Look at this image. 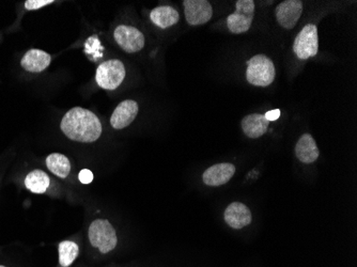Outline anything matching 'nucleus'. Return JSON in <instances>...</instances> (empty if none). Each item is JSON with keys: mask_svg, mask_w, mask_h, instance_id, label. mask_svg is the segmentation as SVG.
I'll use <instances>...</instances> for the list:
<instances>
[{"mask_svg": "<svg viewBox=\"0 0 357 267\" xmlns=\"http://www.w3.org/2000/svg\"><path fill=\"white\" fill-rule=\"evenodd\" d=\"M60 129L70 140L91 144L102 135V124L95 112L74 107L61 120Z\"/></svg>", "mask_w": 357, "mask_h": 267, "instance_id": "obj_1", "label": "nucleus"}, {"mask_svg": "<svg viewBox=\"0 0 357 267\" xmlns=\"http://www.w3.org/2000/svg\"><path fill=\"white\" fill-rule=\"evenodd\" d=\"M91 245L101 253H108L117 247L118 236L112 225L107 219H95L88 230Z\"/></svg>", "mask_w": 357, "mask_h": 267, "instance_id": "obj_2", "label": "nucleus"}, {"mask_svg": "<svg viewBox=\"0 0 357 267\" xmlns=\"http://www.w3.org/2000/svg\"><path fill=\"white\" fill-rule=\"evenodd\" d=\"M276 71L274 64L265 55H256L247 62L246 78L257 87H267L274 81Z\"/></svg>", "mask_w": 357, "mask_h": 267, "instance_id": "obj_3", "label": "nucleus"}, {"mask_svg": "<svg viewBox=\"0 0 357 267\" xmlns=\"http://www.w3.org/2000/svg\"><path fill=\"white\" fill-rule=\"evenodd\" d=\"M125 78V68L117 59L105 61L97 66L95 80L99 87L105 90L117 89Z\"/></svg>", "mask_w": 357, "mask_h": 267, "instance_id": "obj_4", "label": "nucleus"}, {"mask_svg": "<svg viewBox=\"0 0 357 267\" xmlns=\"http://www.w3.org/2000/svg\"><path fill=\"white\" fill-rule=\"evenodd\" d=\"M236 10L227 18V26L232 34H240L248 31L253 24L255 3L253 0H238Z\"/></svg>", "mask_w": 357, "mask_h": 267, "instance_id": "obj_5", "label": "nucleus"}, {"mask_svg": "<svg viewBox=\"0 0 357 267\" xmlns=\"http://www.w3.org/2000/svg\"><path fill=\"white\" fill-rule=\"evenodd\" d=\"M319 49L318 29L316 25L308 24L297 34L293 51L301 60L316 56Z\"/></svg>", "mask_w": 357, "mask_h": 267, "instance_id": "obj_6", "label": "nucleus"}, {"mask_svg": "<svg viewBox=\"0 0 357 267\" xmlns=\"http://www.w3.org/2000/svg\"><path fill=\"white\" fill-rule=\"evenodd\" d=\"M114 38L118 45L129 53H137L145 47V36L135 27L120 25L114 29Z\"/></svg>", "mask_w": 357, "mask_h": 267, "instance_id": "obj_7", "label": "nucleus"}, {"mask_svg": "<svg viewBox=\"0 0 357 267\" xmlns=\"http://www.w3.org/2000/svg\"><path fill=\"white\" fill-rule=\"evenodd\" d=\"M183 7L186 22L192 26L206 24L213 15L211 3L207 0H185Z\"/></svg>", "mask_w": 357, "mask_h": 267, "instance_id": "obj_8", "label": "nucleus"}, {"mask_svg": "<svg viewBox=\"0 0 357 267\" xmlns=\"http://www.w3.org/2000/svg\"><path fill=\"white\" fill-rule=\"evenodd\" d=\"M303 12V3L299 0H286L278 5L275 15L284 29H293Z\"/></svg>", "mask_w": 357, "mask_h": 267, "instance_id": "obj_9", "label": "nucleus"}, {"mask_svg": "<svg viewBox=\"0 0 357 267\" xmlns=\"http://www.w3.org/2000/svg\"><path fill=\"white\" fill-rule=\"evenodd\" d=\"M138 104L133 100L120 103L110 117V125L114 129H123L129 127L138 114Z\"/></svg>", "mask_w": 357, "mask_h": 267, "instance_id": "obj_10", "label": "nucleus"}, {"mask_svg": "<svg viewBox=\"0 0 357 267\" xmlns=\"http://www.w3.org/2000/svg\"><path fill=\"white\" fill-rule=\"evenodd\" d=\"M224 218L229 227L236 230L251 225L253 220L251 209L241 202H232L229 204L225 211Z\"/></svg>", "mask_w": 357, "mask_h": 267, "instance_id": "obj_11", "label": "nucleus"}, {"mask_svg": "<svg viewBox=\"0 0 357 267\" xmlns=\"http://www.w3.org/2000/svg\"><path fill=\"white\" fill-rule=\"evenodd\" d=\"M234 173H236V167L232 164H217L204 171L202 179L204 184L208 186H221L228 183Z\"/></svg>", "mask_w": 357, "mask_h": 267, "instance_id": "obj_12", "label": "nucleus"}, {"mask_svg": "<svg viewBox=\"0 0 357 267\" xmlns=\"http://www.w3.org/2000/svg\"><path fill=\"white\" fill-rule=\"evenodd\" d=\"M51 57L47 51L32 49L27 51L21 60V66L30 73H41L49 68Z\"/></svg>", "mask_w": 357, "mask_h": 267, "instance_id": "obj_13", "label": "nucleus"}, {"mask_svg": "<svg viewBox=\"0 0 357 267\" xmlns=\"http://www.w3.org/2000/svg\"><path fill=\"white\" fill-rule=\"evenodd\" d=\"M270 122L265 119L264 114H251L243 118L241 127L248 138H260L267 133Z\"/></svg>", "mask_w": 357, "mask_h": 267, "instance_id": "obj_14", "label": "nucleus"}, {"mask_svg": "<svg viewBox=\"0 0 357 267\" xmlns=\"http://www.w3.org/2000/svg\"><path fill=\"white\" fill-rule=\"evenodd\" d=\"M319 149L310 134L301 135L295 146V155L304 164L315 163L319 157Z\"/></svg>", "mask_w": 357, "mask_h": 267, "instance_id": "obj_15", "label": "nucleus"}, {"mask_svg": "<svg viewBox=\"0 0 357 267\" xmlns=\"http://www.w3.org/2000/svg\"><path fill=\"white\" fill-rule=\"evenodd\" d=\"M150 18L156 26L162 29L173 26L180 21V15L171 5H160L151 11Z\"/></svg>", "mask_w": 357, "mask_h": 267, "instance_id": "obj_16", "label": "nucleus"}, {"mask_svg": "<svg viewBox=\"0 0 357 267\" xmlns=\"http://www.w3.org/2000/svg\"><path fill=\"white\" fill-rule=\"evenodd\" d=\"M25 187L32 194H41L47 192L51 185V179L47 173L40 169L30 171L24 180Z\"/></svg>", "mask_w": 357, "mask_h": 267, "instance_id": "obj_17", "label": "nucleus"}, {"mask_svg": "<svg viewBox=\"0 0 357 267\" xmlns=\"http://www.w3.org/2000/svg\"><path fill=\"white\" fill-rule=\"evenodd\" d=\"M47 169L60 179H66L71 173L70 160L64 154H49L45 160Z\"/></svg>", "mask_w": 357, "mask_h": 267, "instance_id": "obj_18", "label": "nucleus"}, {"mask_svg": "<svg viewBox=\"0 0 357 267\" xmlns=\"http://www.w3.org/2000/svg\"><path fill=\"white\" fill-rule=\"evenodd\" d=\"M59 264L61 267H69L79 255V247L75 242L64 240L58 246Z\"/></svg>", "mask_w": 357, "mask_h": 267, "instance_id": "obj_19", "label": "nucleus"}, {"mask_svg": "<svg viewBox=\"0 0 357 267\" xmlns=\"http://www.w3.org/2000/svg\"><path fill=\"white\" fill-rule=\"evenodd\" d=\"M104 47H102L100 40L97 36H93L86 41L85 53L89 56H93L95 60H99L103 56Z\"/></svg>", "mask_w": 357, "mask_h": 267, "instance_id": "obj_20", "label": "nucleus"}, {"mask_svg": "<svg viewBox=\"0 0 357 267\" xmlns=\"http://www.w3.org/2000/svg\"><path fill=\"white\" fill-rule=\"evenodd\" d=\"M51 3H53V0H27L25 1L24 7L27 11H36Z\"/></svg>", "mask_w": 357, "mask_h": 267, "instance_id": "obj_21", "label": "nucleus"}, {"mask_svg": "<svg viewBox=\"0 0 357 267\" xmlns=\"http://www.w3.org/2000/svg\"><path fill=\"white\" fill-rule=\"evenodd\" d=\"M78 179H79L80 183H83V184H90L93 181V171L89 170V169H83L78 175Z\"/></svg>", "mask_w": 357, "mask_h": 267, "instance_id": "obj_22", "label": "nucleus"}, {"mask_svg": "<svg viewBox=\"0 0 357 267\" xmlns=\"http://www.w3.org/2000/svg\"><path fill=\"white\" fill-rule=\"evenodd\" d=\"M265 119L269 122L276 121V120L280 119V110H270V112H267L265 114Z\"/></svg>", "mask_w": 357, "mask_h": 267, "instance_id": "obj_23", "label": "nucleus"}, {"mask_svg": "<svg viewBox=\"0 0 357 267\" xmlns=\"http://www.w3.org/2000/svg\"><path fill=\"white\" fill-rule=\"evenodd\" d=\"M0 267H8V266H5V265H0Z\"/></svg>", "mask_w": 357, "mask_h": 267, "instance_id": "obj_24", "label": "nucleus"}]
</instances>
